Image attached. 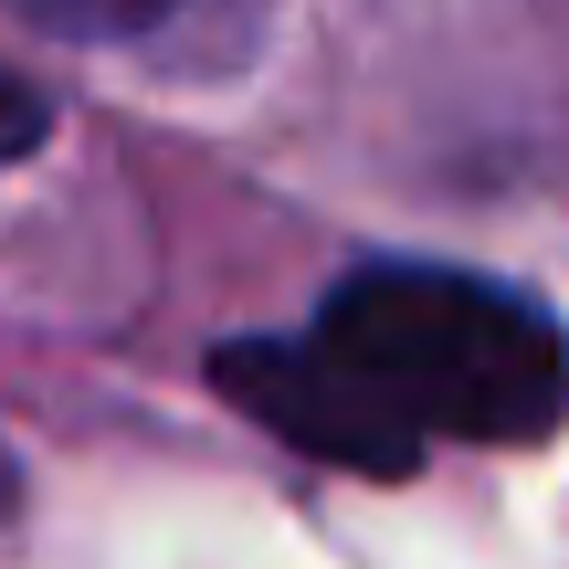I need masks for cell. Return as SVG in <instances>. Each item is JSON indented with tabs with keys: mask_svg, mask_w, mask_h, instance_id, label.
I'll list each match as a JSON object with an SVG mask.
<instances>
[{
	"mask_svg": "<svg viewBox=\"0 0 569 569\" xmlns=\"http://www.w3.org/2000/svg\"><path fill=\"white\" fill-rule=\"evenodd\" d=\"M317 338L422 443H538L569 411V338L528 296L453 264H359L317 306Z\"/></svg>",
	"mask_w": 569,
	"mask_h": 569,
	"instance_id": "6da1fadb",
	"label": "cell"
},
{
	"mask_svg": "<svg viewBox=\"0 0 569 569\" xmlns=\"http://www.w3.org/2000/svg\"><path fill=\"white\" fill-rule=\"evenodd\" d=\"M211 380L264 432H284L296 453H317V465H338V475H411L422 465V432H411L317 327H306V338H232L222 359H211Z\"/></svg>",
	"mask_w": 569,
	"mask_h": 569,
	"instance_id": "7a4b0ae2",
	"label": "cell"
},
{
	"mask_svg": "<svg viewBox=\"0 0 569 569\" xmlns=\"http://www.w3.org/2000/svg\"><path fill=\"white\" fill-rule=\"evenodd\" d=\"M32 32H53V42H127V32H148V21H169L180 0H11Z\"/></svg>",
	"mask_w": 569,
	"mask_h": 569,
	"instance_id": "3957f363",
	"label": "cell"
},
{
	"mask_svg": "<svg viewBox=\"0 0 569 569\" xmlns=\"http://www.w3.org/2000/svg\"><path fill=\"white\" fill-rule=\"evenodd\" d=\"M42 127H53V106H42L32 84L0 63V169H11V159H32V148H42Z\"/></svg>",
	"mask_w": 569,
	"mask_h": 569,
	"instance_id": "277c9868",
	"label": "cell"
},
{
	"mask_svg": "<svg viewBox=\"0 0 569 569\" xmlns=\"http://www.w3.org/2000/svg\"><path fill=\"white\" fill-rule=\"evenodd\" d=\"M0 496H11V475H0Z\"/></svg>",
	"mask_w": 569,
	"mask_h": 569,
	"instance_id": "5b68a950",
	"label": "cell"
}]
</instances>
